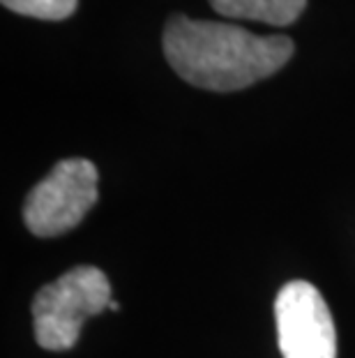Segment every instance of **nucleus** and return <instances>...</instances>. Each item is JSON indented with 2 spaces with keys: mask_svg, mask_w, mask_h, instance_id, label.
<instances>
[{
  "mask_svg": "<svg viewBox=\"0 0 355 358\" xmlns=\"http://www.w3.org/2000/svg\"><path fill=\"white\" fill-rule=\"evenodd\" d=\"M10 12L42 21H63L72 17L79 0H0Z\"/></svg>",
  "mask_w": 355,
  "mask_h": 358,
  "instance_id": "423d86ee",
  "label": "nucleus"
},
{
  "mask_svg": "<svg viewBox=\"0 0 355 358\" xmlns=\"http://www.w3.org/2000/svg\"><path fill=\"white\" fill-rule=\"evenodd\" d=\"M213 10L229 19L261 21L268 26H291L307 7V0H210Z\"/></svg>",
  "mask_w": 355,
  "mask_h": 358,
  "instance_id": "39448f33",
  "label": "nucleus"
},
{
  "mask_svg": "<svg viewBox=\"0 0 355 358\" xmlns=\"http://www.w3.org/2000/svg\"><path fill=\"white\" fill-rule=\"evenodd\" d=\"M97 201V166L90 159L58 162L44 180L30 189L24 222L40 238H54L74 229Z\"/></svg>",
  "mask_w": 355,
  "mask_h": 358,
  "instance_id": "7ed1b4c3",
  "label": "nucleus"
},
{
  "mask_svg": "<svg viewBox=\"0 0 355 358\" xmlns=\"http://www.w3.org/2000/svg\"><path fill=\"white\" fill-rule=\"evenodd\" d=\"M277 342L284 358H337V331L326 299L312 282L293 280L275 301Z\"/></svg>",
  "mask_w": 355,
  "mask_h": 358,
  "instance_id": "20e7f679",
  "label": "nucleus"
},
{
  "mask_svg": "<svg viewBox=\"0 0 355 358\" xmlns=\"http://www.w3.org/2000/svg\"><path fill=\"white\" fill-rule=\"evenodd\" d=\"M169 65L196 88L231 93L279 72L293 56L286 35H254L222 21H196L176 14L162 37Z\"/></svg>",
  "mask_w": 355,
  "mask_h": 358,
  "instance_id": "f257e3e1",
  "label": "nucleus"
},
{
  "mask_svg": "<svg viewBox=\"0 0 355 358\" xmlns=\"http://www.w3.org/2000/svg\"><path fill=\"white\" fill-rule=\"evenodd\" d=\"M109 278L95 266H77L51 285L42 287L33 299L35 340L49 352H65L77 345L88 317L109 310Z\"/></svg>",
  "mask_w": 355,
  "mask_h": 358,
  "instance_id": "f03ea898",
  "label": "nucleus"
}]
</instances>
